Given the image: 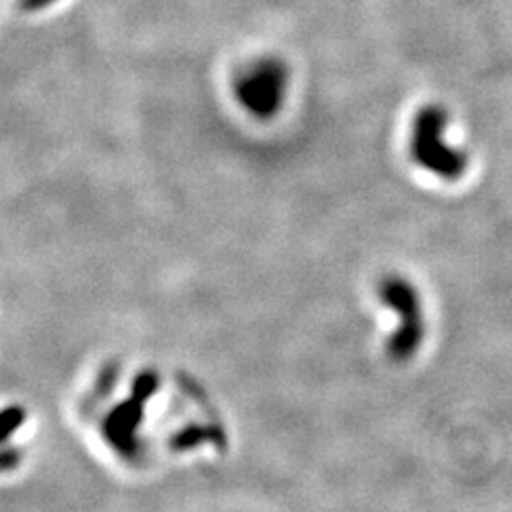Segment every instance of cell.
Listing matches in <instances>:
<instances>
[{
  "instance_id": "6da1fadb",
  "label": "cell",
  "mask_w": 512,
  "mask_h": 512,
  "mask_svg": "<svg viewBox=\"0 0 512 512\" xmlns=\"http://www.w3.org/2000/svg\"><path fill=\"white\" fill-rule=\"evenodd\" d=\"M448 114L440 105H427L412 120L410 156L440 180H459L468 169V154L448 141Z\"/></svg>"
},
{
  "instance_id": "7a4b0ae2",
  "label": "cell",
  "mask_w": 512,
  "mask_h": 512,
  "mask_svg": "<svg viewBox=\"0 0 512 512\" xmlns=\"http://www.w3.org/2000/svg\"><path fill=\"white\" fill-rule=\"evenodd\" d=\"M378 299L395 316V329L387 338V355L393 363L410 361L425 342V312L416 286L402 276H387L378 284Z\"/></svg>"
},
{
  "instance_id": "3957f363",
  "label": "cell",
  "mask_w": 512,
  "mask_h": 512,
  "mask_svg": "<svg viewBox=\"0 0 512 512\" xmlns=\"http://www.w3.org/2000/svg\"><path fill=\"white\" fill-rule=\"evenodd\" d=\"M237 99L254 116H271L282 107L288 92V71L278 60H259L237 77Z\"/></svg>"
}]
</instances>
